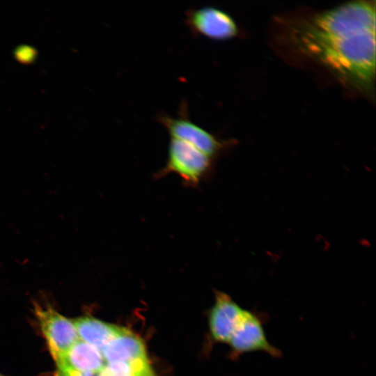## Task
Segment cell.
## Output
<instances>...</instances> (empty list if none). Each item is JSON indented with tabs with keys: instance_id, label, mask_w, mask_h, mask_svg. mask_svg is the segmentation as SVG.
<instances>
[{
	"instance_id": "3",
	"label": "cell",
	"mask_w": 376,
	"mask_h": 376,
	"mask_svg": "<svg viewBox=\"0 0 376 376\" xmlns=\"http://www.w3.org/2000/svg\"><path fill=\"white\" fill-rule=\"evenodd\" d=\"M157 120L176 139L194 146L209 157L215 159L230 146V141L219 139L214 134L199 126L189 118L187 105L182 101L176 117L164 113L157 116Z\"/></svg>"
},
{
	"instance_id": "11",
	"label": "cell",
	"mask_w": 376,
	"mask_h": 376,
	"mask_svg": "<svg viewBox=\"0 0 376 376\" xmlns=\"http://www.w3.org/2000/svg\"><path fill=\"white\" fill-rule=\"evenodd\" d=\"M97 376H155L148 359L106 363Z\"/></svg>"
},
{
	"instance_id": "7",
	"label": "cell",
	"mask_w": 376,
	"mask_h": 376,
	"mask_svg": "<svg viewBox=\"0 0 376 376\" xmlns=\"http://www.w3.org/2000/svg\"><path fill=\"white\" fill-rule=\"evenodd\" d=\"M245 309L228 294L215 291V301L209 314V327L213 339L228 343Z\"/></svg>"
},
{
	"instance_id": "8",
	"label": "cell",
	"mask_w": 376,
	"mask_h": 376,
	"mask_svg": "<svg viewBox=\"0 0 376 376\" xmlns=\"http://www.w3.org/2000/svg\"><path fill=\"white\" fill-rule=\"evenodd\" d=\"M100 351L106 363L131 362L148 359L146 347L141 338L123 327Z\"/></svg>"
},
{
	"instance_id": "9",
	"label": "cell",
	"mask_w": 376,
	"mask_h": 376,
	"mask_svg": "<svg viewBox=\"0 0 376 376\" xmlns=\"http://www.w3.org/2000/svg\"><path fill=\"white\" fill-rule=\"evenodd\" d=\"M101 351L83 340H77L58 361L57 366H65L82 373L97 375L106 365Z\"/></svg>"
},
{
	"instance_id": "1",
	"label": "cell",
	"mask_w": 376,
	"mask_h": 376,
	"mask_svg": "<svg viewBox=\"0 0 376 376\" xmlns=\"http://www.w3.org/2000/svg\"><path fill=\"white\" fill-rule=\"evenodd\" d=\"M375 1H352L293 20L287 40L298 55L343 85L371 94L375 79Z\"/></svg>"
},
{
	"instance_id": "5",
	"label": "cell",
	"mask_w": 376,
	"mask_h": 376,
	"mask_svg": "<svg viewBox=\"0 0 376 376\" xmlns=\"http://www.w3.org/2000/svg\"><path fill=\"white\" fill-rule=\"evenodd\" d=\"M228 344L235 357L253 352H263L273 357L281 355V350L269 342L261 318L247 310H244Z\"/></svg>"
},
{
	"instance_id": "14",
	"label": "cell",
	"mask_w": 376,
	"mask_h": 376,
	"mask_svg": "<svg viewBox=\"0 0 376 376\" xmlns=\"http://www.w3.org/2000/svg\"><path fill=\"white\" fill-rule=\"evenodd\" d=\"M0 376H3V375L0 374Z\"/></svg>"
},
{
	"instance_id": "13",
	"label": "cell",
	"mask_w": 376,
	"mask_h": 376,
	"mask_svg": "<svg viewBox=\"0 0 376 376\" xmlns=\"http://www.w3.org/2000/svg\"><path fill=\"white\" fill-rule=\"evenodd\" d=\"M58 367V376H97V375L82 373L65 366Z\"/></svg>"
},
{
	"instance_id": "6",
	"label": "cell",
	"mask_w": 376,
	"mask_h": 376,
	"mask_svg": "<svg viewBox=\"0 0 376 376\" xmlns=\"http://www.w3.org/2000/svg\"><path fill=\"white\" fill-rule=\"evenodd\" d=\"M36 312L48 347L56 361L78 340L75 327L72 320L52 308L37 307Z\"/></svg>"
},
{
	"instance_id": "2",
	"label": "cell",
	"mask_w": 376,
	"mask_h": 376,
	"mask_svg": "<svg viewBox=\"0 0 376 376\" xmlns=\"http://www.w3.org/2000/svg\"><path fill=\"white\" fill-rule=\"evenodd\" d=\"M214 160L182 141L171 138L166 164L155 173L160 179L174 173L187 187L197 188L214 173Z\"/></svg>"
},
{
	"instance_id": "10",
	"label": "cell",
	"mask_w": 376,
	"mask_h": 376,
	"mask_svg": "<svg viewBox=\"0 0 376 376\" xmlns=\"http://www.w3.org/2000/svg\"><path fill=\"white\" fill-rule=\"evenodd\" d=\"M72 322L78 337L100 350L123 329L116 324L88 316L78 318Z\"/></svg>"
},
{
	"instance_id": "12",
	"label": "cell",
	"mask_w": 376,
	"mask_h": 376,
	"mask_svg": "<svg viewBox=\"0 0 376 376\" xmlns=\"http://www.w3.org/2000/svg\"><path fill=\"white\" fill-rule=\"evenodd\" d=\"M15 56L19 62L27 63L34 61L36 52L30 46L22 45L15 49Z\"/></svg>"
},
{
	"instance_id": "4",
	"label": "cell",
	"mask_w": 376,
	"mask_h": 376,
	"mask_svg": "<svg viewBox=\"0 0 376 376\" xmlns=\"http://www.w3.org/2000/svg\"><path fill=\"white\" fill-rule=\"evenodd\" d=\"M184 22L192 36L223 41L237 36L239 28L226 11L215 6H205L186 10Z\"/></svg>"
}]
</instances>
